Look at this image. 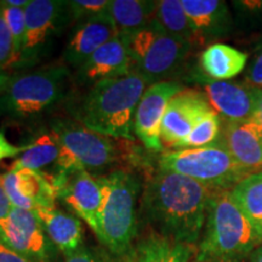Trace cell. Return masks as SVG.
Here are the masks:
<instances>
[{"label":"cell","instance_id":"cell-1","mask_svg":"<svg viewBox=\"0 0 262 262\" xmlns=\"http://www.w3.org/2000/svg\"><path fill=\"white\" fill-rule=\"evenodd\" d=\"M211 189L187 176L157 170L143 186L140 221L163 237L198 247Z\"/></svg>","mask_w":262,"mask_h":262},{"label":"cell","instance_id":"cell-22","mask_svg":"<svg viewBox=\"0 0 262 262\" xmlns=\"http://www.w3.org/2000/svg\"><path fill=\"white\" fill-rule=\"evenodd\" d=\"M248 56L244 52L226 44H212L202 52L199 64L206 77L226 80L242 73Z\"/></svg>","mask_w":262,"mask_h":262},{"label":"cell","instance_id":"cell-5","mask_svg":"<svg viewBox=\"0 0 262 262\" xmlns=\"http://www.w3.org/2000/svg\"><path fill=\"white\" fill-rule=\"evenodd\" d=\"M70 72L64 66H49L11 77L0 93V117L29 119L51 111L68 90Z\"/></svg>","mask_w":262,"mask_h":262},{"label":"cell","instance_id":"cell-18","mask_svg":"<svg viewBox=\"0 0 262 262\" xmlns=\"http://www.w3.org/2000/svg\"><path fill=\"white\" fill-rule=\"evenodd\" d=\"M117 37L116 25L108 11L104 12L75 28L64 50V60L78 70L94 52Z\"/></svg>","mask_w":262,"mask_h":262},{"label":"cell","instance_id":"cell-10","mask_svg":"<svg viewBox=\"0 0 262 262\" xmlns=\"http://www.w3.org/2000/svg\"><path fill=\"white\" fill-rule=\"evenodd\" d=\"M26 32L17 66L34 64L45 54L52 38L71 21L67 2L31 0L25 9Z\"/></svg>","mask_w":262,"mask_h":262},{"label":"cell","instance_id":"cell-12","mask_svg":"<svg viewBox=\"0 0 262 262\" xmlns=\"http://www.w3.org/2000/svg\"><path fill=\"white\" fill-rule=\"evenodd\" d=\"M214 112L205 94L191 89L181 90L170 100L164 113L160 141L169 148H178L193 127Z\"/></svg>","mask_w":262,"mask_h":262},{"label":"cell","instance_id":"cell-28","mask_svg":"<svg viewBox=\"0 0 262 262\" xmlns=\"http://www.w3.org/2000/svg\"><path fill=\"white\" fill-rule=\"evenodd\" d=\"M0 11H2L10 33H11L12 42H14V66H17L25 40V8H12V6L4 5L0 3Z\"/></svg>","mask_w":262,"mask_h":262},{"label":"cell","instance_id":"cell-26","mask_svg":"<svg viewBox=\"0 0 262 262\" xmlns=\"http://www.w3.org/2000/svg\"><path fill=\"white\" fill-rule=\"evenodd\" d=\"M60 155V147L55 134L45 133L34 140L32 145L26 147L21 157L10 166L9 171L18 170H39L49 164L56 162Z\"/></svg>","mask_w":262,"mask_h":262},{"label":"cell","instance_id":"cell-25","mask_svg":"<svg viewBox=\"0 0 262 262\" xmlns=\"http://www.w3.org/2000/svg\"><path fill=\"white\" fill-rule=\"evenodd\" d=\"M155 19L169 34L178 37L189 44L199 42L194 28L181 4V0L157 2Z\"/></svg>","mask_w":262,"mask_h":262},{"label":"cell","instance_id":"cell-38","mask_svg":"<svg viewBox=\"0 0 262 262\" xmlns=\"http://www.w3.org/2000/svg\"><path fill=\"white\" fill-rule=\"evenodd\" d=\"M250 262H262V245H260V247L251 254Z\"/></svg>","mask_w":262,"mask_h":262},{"label":"cell","instance_id":"cell-39","mask_svg":"<svg viewBox=\"0 0 262 262\" xmlns=\"http://www.w3.org/2000/svg\"><path fill=\"white\" fill-rule=\"evenodd\" d=\"M9 79H10V77H8V75H6V74H3V73H0V93H2V91L4 90L5 85L8 84Z\"/></svg>","mask_w":262,"mask_h":262},{"label":"cell","instance_id":"cell-33","mask_svg":"<svg viewBox=\"0 0 262 262\" xmlns=\"http://www.w3.org/2000/svg\"><path fill=\"white\" fill-rule=\"evenodd\" d=\"M26 147H17L11 145L4 134L0 133V162L5 158H12V157H16L19 153H24Z\"/></svg>","mask_w":262,"mask_h":262},{"label":"cell","instance_id":"cell-2","mask_svg":"<svg viewBox=\"0 0 262 262\" xmlns=\"http://www.w3.org/2000/svg\"><path fill=\"white\" fill-rule=\"evenodd\" d=\"M150 84L131 71L95 84L81 98L74 116L88 129L117 140L134 141V119L141 98Z\"/></svg>","mask_w":262,"mask_h":262},{"label":"cell","instance_id":"cell-35","mask_svg":"<svg viewBox=\"0 0 262 262\" xmlns=\"http://www.w3.org/2000/svg\"><path fill=\"white\" fill-rule=\"evenodd\" d=\"M249 122L257 126L262 133V88L255 86V110Z\"/></svg>","mask_w":262,"mask_h":262},{"label":"cell","instance_id":"cell-7","mask_svg":"<svg viewBox=\"0 0 262 262\" xmlns=\"http://www.w3.org/2000/svg\"><path fill=\"white\" fill-rule=\"evenodd\" d=\"M120 38L126 44L133 71L150 84L164 81L179 71L192 48L188 41L166 33L156 19L134 34Z\"/></svg>","mask_w":262,"mask_h":262},{"label":"cell","instance_id":"cell-21","mask_svg":"<svg viewBox=\"0 0 262 262\" xmlns=\"http://www.w3.org/2000/svg\"><path fill=\"white\" fill-rule=\"evenodd\" d=\"M34 212L49 239L64 256L83 245V227L79 219L58 210L55 206H38Z\"/></svg>","mask_w":262,"mask_h":262},{"label":"cell","instance_id":"cell-9","mask_svg":"<svg viewBox=\"0 0 262 262\" xmlns=\"http://www.w3.org/2000/svg\"><path fill=\"white\" fill-rule=\"evenodd\" d=\"M57 188V199L86 222L100 235L101 220L107 201V188L100 176L95 178L84 170L52 173Z\"/></svg>","mask_w":262,"mask_h":262},{"label":"cell","instance_id":"cell-23","mask_svg":"<svg viewBox=\"0 0 262 262\" xmlns=\"http://www.w3.org/2000/svg\"><path fill=\"white\" fill-rule=\"evenodd\" d=\"M157 2L147 0H112L108 14L116 25L118 35L127 37L155 19Z\"/></svg>","mask_w":262,"mask_h":262},{"label":"cell","instance_id":"cell-27","mask_svg":"<svg viewBox=\"0 0 262 262\" xmlns=\"http://www.w3.org/2000/svg\"><path fill=\"white\" fill-rule=\"evenodd\" d=\"M221 133V119L217 113H210L203 118L193 130L183 139L178 148H198L212 145Z\"/></svg>","mask_w":262,"mask_h":262},{"label":"cell","instance_id":"cell-34","mask_svg":"<svg viewBox=\"0 0 262 262\" xmlns=\"http://www.w3.org/2000/svg\"><path fill=\"white\" fill-rule=\"evenodd\" d=\"M0 262H29L0 238Z\"/></svg>","mask_w":262,"mask_h":262},{"label":"cell","instance_id":"cell-20","mask_svg":"<svg viewBox=\"0 0 262 262\" xmlns=\"http://www.w3.org/2000/svg\"><path fill=\"white\" fill-rule=\"evenodd\" d=\"M199 42L222 37L228 31L229 12L220 0H181Z\"/></svg>","mask_w":262,"mask_h":262},{"label":"cell","instance_id":"cell-6","mask_svg":"<svg viewBox=\"0 0 262 262\" xmlns=\"http://www.w3.org/2000/svg\"><path fill=\"white\" fill-rule=\"evenodd\" d=\"M51 131L60 147L56 170L61 172L107 169L122 162L127 150L122 147L123 140L101 135L71 120H55Z\"/></svg>","mask_w":262,"mask_h":262},{"label":"cell","instance_id":"cell-30","mask_svg":"<svg viewBox=\"0 0 262 262\" xmlns=\"http://www.w3.org/2000/svg\"><path fill=\"white\" fill-rule=\"evenodd\" d=\"M66 262H126L125 258L114 256L110 251L91 249L81 245L78 250L66 255Z\"/></svg>","mask_w":262,"mask_h":262},{"label":"cell","instance_id":"cell-17","mask_svg":"<svg viewBox=\"0 0 262 262\" xmlns=\"http://www.w3.org/2000/svg\"><path fill=\"white\" fill-rule=\"evenodd\" d=\"M224 147L239 165L249 172L262 168V133L251 122L226 120L220 136L215 141Z\"/></svg>","mask_w":262,"mask_h":262},{"label":"cell","instance_id":"cell-4","mask_svg":"<svg viewBox=\"0 0 262 262\" xmlns=\"http://www.w3.org/2000/svg\"><path fill=\"white\" fill-rule=\"evenodd\" d=\"M100 178L106 185L107 201L98 239L111 254L124 258L139 234L136 203L142 185L135 172L123 168Z\"/></svg>","mask_w":262,"mask_h":262},{"label":"cell","instance_id":"cell-24","mask_svg":"<svg viewBox=\"0 0 262 262\" xmlns=\"http://www.w3.org/2000/svg\"><path fill=\"white\" fill-rule=\"evenodd\" d=\"M234 202L262 237V171L247 176L231 189Z\"/></svg>","mask_w":262,"mask_h":262},{"label":"cell","instance_id":"cell-32","mask_svg":"<svg viewBox=\"0 0 262 262\" xmlns=\"http://www.w3.org/2000/svg\"><path fill=\"white\" fill-rule=\"evenodd\" d=\"M247 79L251 85H255L256 88H262V52L249 67Z\"/></svg>","mask_w":262,"mask_h":262},{"label":"cell","instance_id":"cell-19","mask_svg":"<svg viewBox=\"0 0 262 262\" xmlns=\"http://www.w3.org/2000/svg\"><path fill=\"white\" fill-rule=\"evenodd\" d=\"M126 262H196V247L163 237L147 228L137 234Z\"/></svg>","mask_w":262,"mask_h":262},{"label":"cell","instance_id":"cell-11","mask_svg":"<svg viewBox=\"0 0 262 262\" xmlns=\"http://www.w3.org/2000/svg\"><path fill=\"white\" fill-rule=\"evenodd\" d=\"M0 238L29 262H54L56 247L34 211L12 208L8 217L0 220Z\"/></svg>","mask_w":262,"mask_h":262},{"label":"cell","instance_id":"cell-36","mask_svg":"<svg viewBox=\"0 0 262 262\" xmlns=\"http://www.w3.org/2000/svg\"><path fill=\"white\" fill-rule=\"evenodd\" d=\"M11 210H12L11 203H10L8 195H6L4 189H3L2 185H0V220H2V219L8 217Z\"/></svg>","mask_w":262,"mask_h":262},{"label":"cell","instance_id":"cell-29","mask_svg":"<svg viewBox=\"0 0 262 262\" xmlns=\"http://www.w3.org/2000/svg\"><path fill=\"white\" fill-rule=\"evenodd\" d=\"M71 21L83 22L97 17L108 11V0H71L67 2Z\"/></svg>","mask_w":262,"mask_h":262},{"label":"cell","instance_id":"cell-37","mask_svg":"<svg viewBox=\"0 0 262 262\" xmlns=\"http://www.w3.org/2000/svg\"><path fill=\"white\" fill-rule=\"evenodd\" d=\"M31 0H6V2H2V4L12 6V8H27Z\"/></svg>","mask_w":262,"mask_h":262},{"label":"cell","instance_id":"cell-14","mask_svg":"<svg viewBox=\"0 0 262 262\" xmlns=\"http://www.w3.org/2000/svg\"><path fill=\"white\" fill-rule=\"evenodd\" d=\"M0 185L12 208L34 211L38 206H55L57 188L52 173L40 170H18L0 175Z\"/></svg>","mask_w":262,"mask_h":262},{"label":"cell","instance_id":"cell-15","mask_svg":"<svg viewBox=\"0 0 262 262\" xmlns=\"http://www.w3.org/2000/svg\"><path fill=\"white\" fill-rule=\"evenodd\" d=\"M133 71V63L125 41L120 37L108 41L78 68L77 81L94 86L100 81L122 77Z\"/></svg>","mask_w":262,"mask_h":262},{"label":"cell","instance_id":"cell-13","mask_svg":"<svg viewBox=\"0 0 262 262\" xmlns=\"http://www.w3.org/2000/svg\"><path fill=\"white\" fill-rule=\"evenodd\" d=\"M183 90L176 81L164 80L148 86L137 106L134 119V133L150 152H163L160 127L170 100Z\"/></svg>","mask_w":262,"mask_h":262},{"label":"cell","instance_id":"cell-31","mask_svg":"<svg viewBox=\"0 0 262 262\" xmlns=\"http://www.w3.org/2000/svg\"><path fill=\"white\" fill-rule=\"evenodd\" d=\"M14 66V42L0 11V70Z\"/></svg>","mask_w":262,"mask_h":262},{"label":"cell","instance_id":"cell-3","mask_svg":"<svg viewBox=\"0 0 262 262\" xmlns=\"http://www.w3.org/2000/svg\"><path fill=\"white\" fill-rule=\"evenodd\" d=\"M262 245V237L228 189H211L196 262H244Z\"/></svg>","mask_w":262,"mask_h":262},{"label":"cell","instance_id":"cell-8","mask_svg":"<svg viewBox=\"0 0 262 262\" xmlns=\"http://www.w3.org/2000/svg\"><path fill=\"white\" fill-rule=\"evenodd\" d=\"M158 165L159 169L187 176L209 188L228 191L251 175L216 142L198 148L165 152L159 157Z\"/></svg>","mask_w":262,"mask_h":262},{"label":"cell","instance_id":"cell-16","mask_svg":"<svg viewBox=\"0 0 262 262\" xmlns=\"http://www.w3.org/2000/svg\"><path fill=\"white\" fill-rule=\"evenodd\" d=\"M205 96L212 110L228 122H249L255 110V86L225 80H204Z\"/></svg>","mask_w":262,"mask_h":262}]
</instances>
